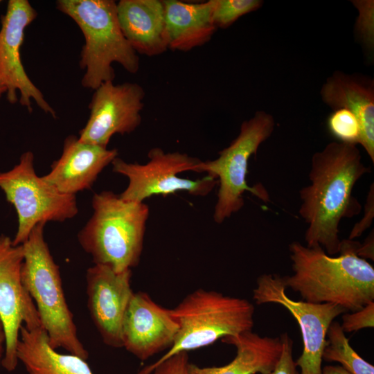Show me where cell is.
<instances>
[{"label": "cell", "mask_w": 374, "mask_h": 374, "mask_svg": "<svg viewBox=\"0 0 374 374\" xmlns=\"http://www.w3.org/2000/svg\"><path fill=\"white\" fill-rule=\"evenodd\" d=\"M323 102L333 110L350 111L361 127L359 143L374 163V84L372 80L335 71L321 91Z\"/></svg>", "instance_id": "17"}, {"label": "cell", "mask_w": 374, "mask_h": 374, "mask_svg": "<svg viewBox=\"0 0 374 374\" xmlns=\"http://www.w3.org/2000/svg\"><path fill=\"white\" fill-rule=\"evenodd\" d=\"M321 374H351L342 366H326L322 369Z\"/></svg>", "instance_id": "32"}, {"label": "cell", "mask_w": 374, "mask_h": 374, "mask_svg": "<svg viewBox=\"0 0 374 374\" xmlns=\"http://www.w3.org/2000/svg\"><path fill=\"white\" fill-rule=\"evenodd\" d=\"M17 357L28 374H93L86 359L71 353H60L52 348L43 328L21 327Z\"/></svg>", "instance_id": "21"}, {"label": "cell", "mask_w": 374, "mask_h": 374, "mask_svg": "<svg viewBox=\"0 0 374 374\" xmlns=\"http://www.w3.org/2000/svg\"><path fill=\"white\" fill-rule=\"evenodd\" d=\"M373 184L370 187V190L367 195L366 202L365 204V212L362 220L357 223L353 228L348 240H353L354 238L361 235L363 232L368 229L372 222L374 215V193H373Z\"/></svg>", "instance_id": "29"}, {"label": "cell", "mask_w": 374, "mask_h": 374, "mask_svg": "<svg viewBox=\"0 0 374 374\" xmlns=\"http://www.w3.org/2000/svg\"><path fill=\"white\" fill-rule=\"evenodd\" d=\"M1 2V1H0V3Z\"/></svg>", "instance_id": "34"}, {"label": "cell", "mask_w": 374, "mask_h": 374, "mask_svg": "<svg viewBox=\"0 0 374 374\" xmlns=\"http://www.w3.org/2000/svg\"><path fill=\"white\" fill-rule=\"evenodd\" d=\"M260 0H215L212 14L216 28H226L240 17L260 8Z\"/></svg>", "instance_id": "24"}, {"label": "cell", "mask_w": 374, "mask_h": 374, "mask_svg": "<svg viewBox=\"0 0 374 374\" xmlns=\"http://www.w3.org/2000/svg\"><path fill=\"white\" fill-rule=\"evenodd\" d=\"M118 157L116 149H108L68 136L60 157L42 178L59 192L75 195L90 189L103 170Z\"/></svg>", "instance_id": "16"}, {"label": "cell", "mask_w": 374, "mask_h": 374, "mask_svg": "<svg viewBox=\"0 0 374 374\" xmlns=\"http://www.w3.org/2000/svg\"><path fill=\"white\" fill-rule=\"evenodd\" d=\"M322 359L337 362L351 374H374V366L362 358L350 346L341 325L332 321L330 325Z\"/></svg>", "instance_id": "22"}, {"label": "cell", "mask_w": 374, "mask_h": 374, "mask_svg": "<svg viewBox=\"0 0 374 374\" xmlns=\"http://www.w3.org/2000/svg\"><path fill=\"white\" fill-rule=\"evenodd\" d=\"M116 11L121 30L136 53L152 57L168 49L162 1L121 0Z\"/></svg>", "instance_id": "18"}, {"label": "cell", "mask_w": 374, "mask_h": 374, "mask_svg": "<svg viewBox=\"0 0 374 374\" xmlns=\"http://www.w3.org/2000/svg\"><path fill=\"white\" fill-rule=\"evenodd\" d=\"M56 8L71 17L83 34L79 62L85 71L83 87L95 90L105 82L114 81V62L130 73L139 71V56L121 30L114 1L58 0Z\"/></svg>", "instance_id": "4"}, {"label": "cell", "mask_w": 374, "mask_h": 374, "mask_svg": "<svg viewBox=\"0 0 374 374\" xmlns=\"http://www.w3.org/2000/svg\"><path fill=\"white\" fill-rule=\"evenodd\" d=\"M273 116L258 111L253 117L242 122L238 136L221 150L214 160L201 161L197 172H206L215 178L219 184L217 199L214 208L213 220L222 223L244 206L243 195L251 193L264 202L269 195L262 186H249L247 183L249 161L260 145L274 132Z\"/></svg>", "instance_id": "7"}, {"label": "cell", "mask_w": 374, "mask_h": 374, "mask_svg": "<svg viewBox=\"0 0 374 374\" xmlns=\"http://www.w3.org/2000/svg\"><path fill=\"white\" fill-rule=\"evenodd\" d=\"M145 91L137 83L107 81L94 90L89 117L79 132L83 142L107 148L116 134L134 132L141 124Z\"/></svg>", "instance_id": "13"}, {"label": "cell", "mask_w": 374, "mask_h": 374, "mask_svg": "<svg viewBox=\"0 0 374 374\" xmlns=\"http://www.w3.org/2000/svg\"><path fill=\"white\" fill-rule=\"evenodd\" d=\"M373 232L368 236L364 244H359L357 250V254L362 258H368L373 260Z\"/></svg>", "instance_id": "30"}, {"label": "cell", "mask_w": 374, "mask_h": 374, "mask_svg": "<svg viewBox=\"0 0 374 374\" xmlns=\"http://www.w3.org/2000/svg\"><path fill=\"white\" fill-rule=\"evenodd\" d=\"M282 351L280 357L271 374H299L292 357L293 342L287 333L280 335Z\"/></svg>", "instance_id": "28"}, {"label": "cell", "mask_w": 374, "mask_h": 374, "mask_svg": "<svg viewBox=\"0 0 374 374\" xmlns=\"http://www.w3.org/2000/svg\"><path fill=\"white\" fill-rule=\"evenodd\" d=\"M32 152H24L12 169L0 172V189L15 208L18 226L14 245L22 244L39 223L64 222L78 212L75 195L59 192L36 174Z\"/></svg>", "instance_id": "8"}, {"label": "cell", "mask_w": 374, "mask_h": 374, "mask_svg": "<svg viewBox=\"0 0 374 374\" xmlns=\"http://www.w3.org/2000/svg\"><path fill=\"white\" fill-rule=\"evenodd\" d=\"M132 269L116 272L105 265L94 264L86 273L87 307L104 344L123 348L122 324L134 294Z\"/></svg>", "instance_id": "14"}, {"label": "cell", "mask_w": 374, "mask_h": 374, "mask_svg": "<svg viewBox=\"0 0 374 374\" xmlns=\"http://www.w3.org/2000/svg\"><path fill=\"white\" fill-rule=\"evenodd\" d=\"M187 352L177 353L154 366H146L137 374H189Z\"/></svg>", "instance_id": "26"}, {"label": "cell", "mask_w": 374, "mask_h": 374, "mask_svg": "<svg viewBox=\"0 0 374 374\" xmlns=\"http://www.w3.org/2000/svg\"><path fill=\"white\" fill-rule=\"evenodd\" d=\"M256 283L253 294L256 304H280L290 312L299 325L303 349L296 364L300 367L301 374H321L328 329L337 317L347 310L333 303L292 300L285 293L283 277L276 274H262Z\"/></svg>", "instance_id": "10"}, {"label": "cell", "mask_w": 374, "mask_h": 374, "mask_svg": "<svg viewBox=\"0 0 374 374\" xmlns=\"http://www.w3.org/2000/svg\"><path fill=\"white\" fill-rule=\"evenodd\" d=\"M37 16V11L28 0L8 2L0 29V80L6 89V98L10 103L18 101L19 93V103L30 113L34 101L44 113L55 118V111L29 78L21 59L25 30Z\"/></svg>", "instance_id": "12"}, {"label": "cell", "mask_w": 374, "mask_h": 374, "mask_svg": "<svg viewBox=\"0 0 374 374\" xmlns=\"http://www.w3.org/2000/svg\"><path fill=\"white\" fill-rule=\"evenodd\" d=\"M236 348V356L222 366L200 367L189 363V374H271L280 357V337H261L252 331L223 337Z\"/></svg>", "instance_id": "20"}, {"label": "cell", "mask_w": 374, "mask_h": 374, "mask_svg": "<svg viewBox=\"0 0 374 374\" xmlns=\"http://www.w3.org/2000/svg\"><path fill=\"white\" fill-rule=\"evenodd\" d=\"M93 215L78 235L94 264L116 272L138 265L150 209L143 202L125 201L112 191L95 193Z\"/></svg>", "instance_id": "3"}, {"label": "cell", "mask_w": 374, "mask_h": 374, "mask_svg": "<svg viewBox=\"0 0 374 374\" xmlns=\"http://www.w3.org/2000/svg\"><path fill=\"white\" fill-rule=\"evenodd\" d=\"M148 157L149 161L143 164L128 163L118 157L112 162L113 171L128 179L127 188L119 195L123 200L143 202L153 195L181 191L204 197L218 184L215 178L208 175L195 180L179 177L178 175L184 172H197L201 161L186 153L166 152L156 147L148 152Z\"/></svg>", "instance_id": "9"}, {"label": "cell", "mask_w": 374, "mask_h": 374, "mask_svg": "<svg viewBox=\"0 0 374 374\" xmlns=\"http://www.w3.org/2000/svg\"><path fill=\"white\" fill-rule=\"evenodd\" d=\"M369 172L357 145L332 141L313 154L310 184L299 191V215L308 224L307 247L321 246L330 256L339 253L340 222L360 212L362 206L353 190Z\"/></svg>", "instance_id": "1"}, {"label": "cell", "mask_w": 374, "mask_h": 374, "mask_svg": "<svg viewBox=\"0 0 374 374\" xmlns=\"http://www.w3.org/2000/svg\"><path fill=\"white\" fill-rule=\"evenodd\" d=\"M359 10L356 28L364 44L371 49L373 44V1H353Z\"/></svg>", "instance_id": "25"}, {"label": "cell", "mask_w": 374, "mask_h": 374, "mask_svg": "<svg viewBox=\"0 0 374 374\" xmlns=\"http://www.w3.org/2000/svg\"><path fill=\"white\" fill-rule=\"evenodd\" d=\"M6 93V89L5 86L3 85V84L0 80V98L3 93Z\"/></svg>", "instance_id": "33"}, {"label": "cell", "mask_w": 374, "mask_h": 374, "mask_svg": "<svg viewBox=\"0 0 374 374\" xmlns=\"http://www.w3.org/2000/svg\"><path fill=\"white\" fill-rule=\"evenodd\" d=\"M179 326L145 292H134L122 324L123 347L141 361L170 348Z\"/></svg>", "instance_id": "15"}, {"label": "cell", "mask_w": 374, "mask_h": 374, "mask_svg": "<svg viewBox=\"0 0 374 374\" xmlns=\"http://www.w3.org/2000/svg\"><path fill=\"white\" fill-rule=\"evenodd\" d=\"M170 313L179 326L175 340L163 355L148 366L177 353L211 345L219 339L251 331L253 326L251 303L202 288L188 294L170 309Z\"/></svg>", "instance_id": "6"}, {"label": "cell", "mask_w": 374, "mask_h": 374, "mask_svg": "<svg viewBox=\"0 0 374 374\" xmlns=\"http://www.w3.org/2000/svg\"><path fill=\"white\" fill-rule=\"evenodd\" d=\"M341 328L344 332H355L374 326V302L369 303L362 310L342 316Z\"/></svg>", "instance_id": "27"}, {"label": "cell", "mask_w": 374, "mask_h": 374, "mask_svg": "<svg viewBox=\"0 0 374 374\" xmlns=\"http://www.w3.org/2000/svg\"><path fill=\"white\" fill-rule=\"evenodd\" d=\"M327 127L337 141L347 144L359 143L361 127L357 118L348 109L333 110L327 120Z\"/></svg>", "instance_id": "23"}, {"label": "cell", "mask_w": 374, "mask_h": 374, "mask_svg": "<svg viewBox=\"0 0 374 374\" xmlns=\"http://www.w3.org/2000/svg\"><path fill=\"white\" fill-rule=\"evenodd\" d=\"M162 1L168 49L186 52L211 40L217 30L212 17L215 0L201 3Z\"/></svg>", "instance_id": "19"}, {"label": "cell", "mask_w": 374, "mask_h": 374, "mask_svg": "<svg viewBox=\"0 0 374 374\" xmlns=\"http://www.w3.org/2000/svg\"><path fill=\"white\" fill-rule=\"evenodd\" d=\"M22 244L14 245L10 237L0 235V319L3 325L6 350L1 366L14 371L18 364L17 345L20 328H42L35 304L21 278Z\"/></svg>", "instance_id": "11"}, {"label": "cell", "mask_w": 374, "mask_h": 374, "mask_svg": "<svg viewBox=\"0 0 374 374\" xmlns=\"http://www.w3.org/2000/svg\"><path fill=\"white\" fill-rule=\"evenodd\" d=\"M359 242L341 240L339 256L321 246L308 247L294 241L289 245L292 276L283 277L286 287L313 303H333L356 312L374 302V268L357 254Z\"/></svg>", "instance_id": "2"}, {"label": "cell", "mask_w": 374, "mask_h": 374, "mask_svg": "<svg viewBox=\"0 0 374 374\" xmlns=\"http://www.w3.org/2000/svg\"><path fill=\"white\" fill-rule=\"evenodd\" d=\"M45 224H37L22 244V282L35 304L51 346L55 350L63 348L87 360L89 353L78 338L64 296L59 266L44 240Z\"/></svg>", "instance_id": "5"}, {"label": "cell", "mask_w": 374, "mask_h": 374, "mask_svg": "<svg viewBox=\"0 0 374 374\" xmlns=\"http://www.w3.org/2000/svg\"><path fill=\"white\" fill-rule=\"evenodd\" d=\"M6 337L3 325L0 319V366L4 357L6 350Z\"/></svg>", "instance_id": "31"}]
</instances>
